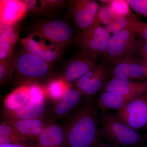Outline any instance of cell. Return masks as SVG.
<instances>
[{"mask_svg": "<svg viewBox=\"0 0 147 147\" xmlns=\"http://www.w3.org/2000/svg\"><path fill=\"white\" fill-rule=\"evenodd\" d=\"M96 104L87 98L66 117L63 126L65 147H98L101 144Z\"/></svg>", "mask_w": 147, "mask_h": 147, "instance_id": "cell-1", "label": "cell"}, {"mask_svg": "<svg viewBox=\"0 0 147 147\" xmlns=\"http://www.w3.org/2000/svg\"><path fill=\"white\" fill-rule=\"evenodd\" d=\"M51 64L24 50L14 55L11 79L20 85L39 83L50 79Z\"/></svg>", "mask_w": 147, "mask_h": 147, "instance_id": "cell-2", "label": "cell"}, {"mask_svg": "<svg viewBox=\"0 0 147 147\" xmlns=\"http://www.w3.org/2000/svg\"><path fill=\"white\" fill-rule=\"evenodd\" d=\"M100 134L114 146H133L140 144L146 136L122 122L114 115L102 112L100 119Z\"/></svg>", "mask_w": 147, "mask_h": 147, "instance_id": "cell-3", "label": "cell"}, {"mask_svg": "<svg viewBox=\"0 0 147 147\" xmlns=\"http://www.w3.org/2000/svg\"><path fill=\"white\" fill-rule=\"evenodd\" d=\"M29 31L46 37L64 49L75 42L76 35L70 22L58 18L39 20L31 25Z\"/></svg>", "mask_w": 147, "mask_h": 147, "instance_id": "cell-4", "label": "cell"}, {"mask_svg": "<svg viewBox=\"0 0 147 147\" xmlns=\"http://www.w3.org/2000/svg\"><path fill=\"white\" fill-rule=\"evenodd\" d=\"M110 36L104 27L91 26L76 34L75 43L82 54L98 57L105 53Z\"/></svg>", "mask_w": 147, "mask_h": 147, "instance_id": "cell-5", "label": "cell"}, {"mask_svg": "<svg viewBox=\"0 0 147 147\" xmlns=\"http://www.w3.org/2000/svg\"><path fill=\"white\" fill-rule=\"evenodd\" d=\"M112 64L103 60L82 76L73 86L86 99L92 98L102 90L112 78Z\"/></svg>", "mask_w": 147, "mask_h": 147, "instance_id": "cell-6", "label": "cell"}, {"mask_svg": "<svg viewBox=\"0 0 147 147\" xmlns=\"http://www.w3.org/2000/svg\"><path fill=\"white\" fill-rule=\"evenodd\" d=\"M21 42L24 50L50 64L61 59L64 54V48L37 33H30Z\"/></svg>", "mask_w": 147, "mask_h": 147, "instance_id": "cell-7", "label": "cell"}, {"mask_svg": "<svg viewBox=\"0 0 147 147\" xmlns=\"http://www.w3.org/2000/svg\"><path fill=\"white\" fill-rule=\"evenodd\" d=\"M138 34L133 29L122 31L110 36L103 61L113 65L123 57L136 51Z\"/></svg>", "mask_w": 147, "mask_h": 147, "instance_id": "cell-8", "label": "cell"}, {"mask_svg": "<svg viewBox=\"0 0 147 147\" xmlns=\"http://www.w3.org/2000/svg\"><path fill=\"white\" fill-rule=\"evenodd\" d=\"M114 115L137 131L147 128V98L144 95L134 98L123 108L117 110Z\"/></svg>", "mask_w": 147, "mask_h": 147, "instance_id": "cell-9", "label": "cell"}, {"mask_svg": "<svg viewBox=\"0 0 147 147\" xmlns=\"http://www.w3.org/2000/svg\"><path fill=\"white\" fill-rule=\"evenodd\" d=\"M100 5L94 0L69 1L68 15L79 32L92 26Z\"/></svg>", "mask_w": 147, "mask_h": 147, "instance_id": "cell-10", "label": "cell"}, {"mask_svg": "<svg viewBox=\"0 0 147 147\" xmlns=\"http://www.w3.org/2000/svg\"><path fill=\"white\" fill-rule=\"evenodd\" d=\"M135 53L128 54L112 65V78L130 80L146 78L144 64L136 57Z\"/></svg>", "mask_w": 147, "mask_h": 147, "instance_id": "cell-11", "label": "cell"}, {"mask_svg": "<svg viewBox=\"0 0 147 147\" xmlns=\"http://www.w3.org/2000/svg\"><path fill=\"white\" fill-rule=\"evenodd\" d=\"M98 57H90L81 53L71 58L65 66L62 77L68 84H75L87 72L98 64Z\"/></svg>", "mask_w": 147, "mask_h": 147, "instance_id": "cell-12", "label": "cell"}, {"mask_svg": "<svg viewBox=\"0 0 147 147\" xmlns=\"http://www.w3.org/2000/svg\"><path fill=\"white\" fill-rule=\"evenodd\" d=\"M81 93L73 86L65 92L61 99L53 103L49 109V119L57 120L69 116L84 101Z\"/></svg>", "mask_w": 147, "mask_h": 147, "instance_id": "cell-13", "label": "cell"}, {"mask_svg": "<svg viewBox=\"0 0 147 147\" xmlns=\"http://www.w3.org/2000/svg\"><path fill=\"white\" fill-rule=\"evenodd\" d=\"M147 88V82H134L128 79L112 78L102 90L138 97L144 95Z\"/></svg>", "mask_w": 147, "mask_h": 147, "instance_id": "cell-14", "label": "cell"}, {"mask_svg": "<svg viewBox=\"0 0 147 147\" xmlns=\"http://www.w3.org/2000/svg\"><path fill=\"white\" fill-rule=\"evenodd\" d=\"M36 140L34 147H65V135L63 125L51 120Z\"/></svg>", "mask_w": 147, "mask_h": 147, "instance_id": "cell-15", "label": "cell"}, {"mask_svg": "<svg viewBox=\"0 0 147 147\" xmlns=\"http://www.w3.org/2000/svg\"><path fill=\"white\" fill-rule=\"evenodd\" d=\"M50 119L45 118L4 121L9 124L23 137L36 141Z\"/></svg>", "mask_w": 147, "mask_h": 147, "instance_id": "cell-16", "label": "cell"}, {"mask_svg": "<svg viewBox=\"0 0 147 147\" xmlns=\"http://www.w3.org/2000/svg\"><path fill=\"white\" fill-rule=\"evenodd\" d=\"M49 101L47 100L39 103L30 102L28 105L19 110L13 111L4 110L3 119L5 121L45 118L49 112Z\"/></svg>", "mask_w": 147, "mask_h": 147, "instance_id": "cell-17", "label": "cell"}, {"mask_svg": "<svg viewBox=\"0 0 147 147\" xmlns=\"http://www.w3.org/2000/svg\"><path fill=\"white\" fill-rule=\"evenodd\" d=\"M27 15L26 9L23 1L1 0V23L7 25H16L18 21Z\"/></svg>", "mask_w": 147, "mask_h": 147, "instance_id": "cell-18", "label": "cell"}, {"mask_svg": "<svg viewBox=\"0 0 147 147\" xmlns=\"http://www.w3.org/2000/svg\"><path fill=\"white\" fill-rule=\"evenodd\" d=\"M0 28V60H2L14 55L13 50L18 40L19 32L17 24L1 23Z\"/></svg>", "mask_w": 147, "mask_h": 147, "instance_id": "cell-19", "label": "cell"}, {"mask_svg": "<svg viewBox=\"0 0 147 147\" xmlns=\"http://www.w3.org/2000/svg\"><path fill=\"white\" fill-rule=\"evenodd\" d=\"M136 98L137 97L102 90L96 104V107L102 112H106L109 109L118 110L123 108L129 102Z\"/></svg>", "mask_w": 147, "mask_h": 147, "instance_id": "cell-20", "label": "cell"}, {"mask_svg": "<svg viewBox=\"0 0 147 147\" xmlns=\"http://www.w3.org/2000/svg\"><path fill=\"white\" fill-rule=\"evenodd\" d=\"M30 100L29 85H22L11 92L3 100L4 110L13 111L28 105Z\"/></svg>", "mask_w": 147, "mask_h": 147, "instance_id": "cell-21", "label": "cell"}, {"mask_svg": "<svg viewBox=\"0 0 147 147\" xmlns=\"http://www.w3.org/2000/svg\"><path fill=\"white\" fill-rule=\"evenodd\" d=\"M45 86L48 99L53 104L60 100L66 91L73 86L61 76L50 79Z\"/></svg>", "mask_w": 147, "mask_h": 147, "instance_id": "cell-22", "label": "cell"}, {"mask_svg": "<svg viewBox=\"0 0 147 147\" xmlns=\"http://www.w3.org/2000/svg\"><path fill=\"white\" fill-rule=\"evenodd\" d=\"M138 20L136 16L130 13L126 16L116 17L112 23L104 28L110 35L115 34L127 29H134Z\"/></svg>", "mask_w": 147, "mask_h": 147, "instance_id": "cell-23", "label": "cell"}, {"mask_svg": "<svg viewBox=\"0 0 147 147\" xmlns=\"http://www.w3.org/2000/svg\"><path fill=\"white\" fill-rule=\"evenodd\" d=\"M69 1L63 0H39L38 1L36 16L50 15L67 6Z\"/></svg>", "mask_w": 147, "mask_h": 147, "instance_id": "cell-24", "label": "cell"}, {"mask_svg": "<svg viewBox=\"0 0 147 147\" xmlns=\"http://www.w3.org/2000/svg\"><path fill=\"white\" fill-rule=\"evenodd\" d=\"M117 17L109 4L100 5L92 26L105 27Z\"/></svg>", "mask_w": 147, "mask_h": 147, "instance_id": "cell-25", "label": "cell"}, {"mask_svg": "<svg viewBox=\"0 0 147 147\" xmlns=\"http://www.w3.org/2000/svg\"><path fill=\"white\" fill-rule=\"evenodd\" d=\"M14 55L0 60V84L2 87L11 79L13 72Z\"/></svg>", "mask_w": 147, "mask_h": 147, "instance_id": "cell-26", "label": "cell"}, {"mask_svg": "<svg viewBox=\"0 0 147 147\" xmlns=\"http://www.w3.org/2000/svg\"><path fill=\"white\" fill-rule=\"evenodd\" d=\"M117 17L130 14L129 7L126 1H113L109 4Z\"/></svg>", "mask_w": 147, "mask_h": 147, "instance_id": "cell-27", "label": "cell"}, {"mask_svg": "<svg viewBox=\"0 0 147 147\" xmlns=\"http://www.w3.org/2000/svg\"><path fill=\"white\" fill-rule=\"evenodd\" d=\"M129 7L137 13L147 18V0H126Z\"/></svg>", "mask_w": 147, "mask_h": 147, "instance_id": "cell-28", "label": "cell"}, {"mask_svg": "<svg viewBox=\"0 0 147 147\" xmlns=\"http://www.w3.org/2000/svg\"><path fill=\"white\" fill-rule=\"evenodd\" d=\"M0 136L13 138L25 137L21 135L13 127L5 121L0 124Z\"/></svg>", "mask_w": 147, "mask_h": 147, "instance_id": "cell-29", "label": "cell"}, {"mask_svg": "<svg viewBox=\"0 0 147 147\" xmlns=\"http://www.w3.org/2000/svg\"><path fill=\"white\" fill-rule=\"evenodd\" d=\"M142 58V60L147 59V40H137L136 51Z\"/></svg>", "mask_w": 147, "mask_h": 147, "instance_id": "cell-30", "label": "cell"}, {"mask_svg": "<svg viewBox=\"0 0 147 147\" xmlns=\"http://www.w3.org/2000/svg\"><path fill=\"white\" fill-rule=\"evenodd\" d=\"M134 30L137 34L147 40V22H143L138 20L134 26Z\"/></svg>", "mask_w": 147, "mask_h": 147, "instance_id": "cell-31", "label": "cell"}, {"mask_svg": "<svg viewBox=\"0 0 147 147\" xmlns=\"http://www.w3.org/2000/svg\"><path fill=\"white\" fill-rule=\"evenodd\" d=\"M0 147H32L27 146L25 144H0Z\"/></svg>", "mask_w": 147, "mask_h": 147, "instance_id": "cell-32", "label": "cell"}, {"mask_svg": "<svg viewBox=\"0 0 147 147\" xmlns=\"http://www.w3.org/2000/svg\"><path fill=\"white\" fill-rule=\"evenodd\" d=\"M142 61H143L144 64L145 76H146V78H147V59L142 60Z\"/></svg>", "mask_w": 147, "mask_h": 147, "instance_id": "cell-33", "label": "cell"}, {"mask_svg": "<svg viewBox=\"0 0 147 147\" xmlns=\"http://www.w3.org/2000/svg\"><path fill=\"white\" fill-rule=\"evenodd\" d=\"M98 147H117L115 146H109V145H107L101 143L100 146Z\"/></svg>", "mask_w": 147, "mask_h": 147, "instance_id": "cell-34", "label": "cell"}, {"mask_svg": "<svg viewBox=\"0 0 147 147\" xmlns=\"http://www.w3.org/2000/svg\"><path fill=\"white\" fill-rule=\"evenodd\" d=\"M144 96L145 97H146V98L147 99V88L146 90V92H145Z\"/></svg>", "mask_w": 147, "mask_h": 147, "instance_id": "cell-35", "label": "cell"}, {"mask_svg": "<svg viewBox=\"0 0 147 147\" xmlns=\"http://www.w3.org/2000/svg\"><path fill=\"white\" fill-rule=\"evenodd\" d=\"M147 147V146H145V147Z\"/></svg>", "mask_w": 147, "mask_h": 147, "instance_id": "cell-36", "label": "cell"}]
</instances>
